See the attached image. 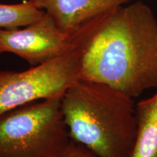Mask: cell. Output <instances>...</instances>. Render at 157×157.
<instances>
[{
    "instance_id": "cell-7",
    "label": "cell",
    "mask_w": 157,
    "mask_h": 157,
    "mask_svg": "<svg viewBox=\"0 0 157 157\" xmlns=\"http://www.w3.org/2000/svg\"><path fill=\"white\" fill-rule=\"evenodd\" d=\"M137 132L130 157H157V92L136 103Z\"/></svg>"
},
{
    "instance_id": "cell-1",
    "label": "cell",
    "mask_w": 157,
    "mask_h": 157,
    "mask_svg": "<svg viewBox=\"0 0 157 157\" xmlns=\"http://www.w3.org/2000/svg\"><path fill=\"white\" fill-rule=\"evenodd\" d=\"M127 5V4H126ZM101 13L77 33L79 79L133 98L157 88V20L142 1Z\"/></svg>"
},
{
    "instance_id": "cell-4",
    "label": "cell",
    "mask_w": 157,
    "mask_h": 157,
    "mask_svg": "<svg viewBox=\"0 0 157 157\" xmlns=\"http://www.w3.org/2000/svg\"><path fill=\"white\" fill-rule=\"evenodd\" d=\"M79 71L77 50L23 71H0V117L27 104L61 98L79 79Z\"/></svg>"
},
{
    "instance_id": "cell-2",
    "label": "cell",
    "mask_w": 157,
    "mask_h": 157,
    "mask_svg": "<svg viewBox=\"0 0 157 157\" xmlns=\"http://www.w3.org/2000/svg\"><path fill=\"white\" fill-rule=\"evenodd\" d=\"M71 138L102 157H130L137 132L136 103L120 90L78 79L61 98Z\"/></svg>"
},
{
    "instance_id": "cell-6",
    "label": "cell",
    "mask_w": 157,
    "mask_h": 157,
    "mask_svg": "<svg viewBox=\"0 0 157 157\" xmlns=\"http://www.w3.org/2000/svg\"><path fill=\"white\" fill-rule=\"evenodd\" d=\"M132 0H31L65 32L76 35L101 13Z\"/></svg>"
},
{
    "instance_id": "cell-5",
    "label": "cell",
    "mask_w": 157,
    "mask_h": 157,
    "mask_svg": "<svg viewBox=\"0 0 157 157\" xmlns=\"http://www.w3.org/2000/svg\"><path fill=\"white\" fill-rule=\"evenodd\" d=\"M76 49L77 34L61 30L46 12L23 29H0V52L17 55L32 66L70 54Z\"/></svg>"
},
{
    "instance_id": "cell-10",
    "label": "cell",
    "mask_w": 157,
    "mask_h": 157,
    "mask_svg": "<svg viewBox=\"0 0 157 157\" xmlns=\"http://www.w3.org/2000/svg\"><path fill=\"white\" fill-rule=\"evenodd\" d=\"M1 53H2V52H0V54H1Z\"/></svg>"
},
{
    "instance_id": "cell-8",
    "label": "cell",
    "mask_w": 157,
    "mask_h": 157,
    "mask_svg": "<svg viewBox=\"0 0 157 157\" xmlns=\"http://www.w3.org/2000/svg\"><path fill=\"white\" fill-rule=\"evenodd\" d=\"M44 13L45 11L37 8L31 0L14 5L0 4V29L27 26L40 19Z\"/></svg>"
},
{
    "instance_id": "cell-9",
    "label": "cell",
    "mask_w": 157,
    "mask_h": 157,
    "mask_svg": "<svg viewBox=\"0 0 157 157\" xmlns=\"http://www.w3.org/2000/svg\"><path fill=\"white\" fill-rule=\"evenodd\" d=\"M58 157H102L92 151L87 147L74 140H71L68 146Z\"/></svg>"
},
{
    "instance_id": "cell-3",
    "label": "cell",
    "mask_w": 157,
    "mask_h": 157,
    "mask_svg": "<svg viewBox=\"0 0 157 157\" xmlns=\"http://www.w3.org/2000/svg\"><path fill=\"white\" fill-rule=\"evenodd\" d=\"M61 98L41 100L2 116L0 157H58L61 154L71 140Z\"/></svg>"
}]
</instances>
